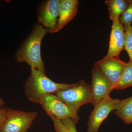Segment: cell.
I'll return each mask as SVG.
<instances>
[{
    "instance_id": "1",
    "label": "cell",
    "mask_w": 132,
    "mask_h": 132,
    "mask_svg": "<svg viewBox=\"0 0 132 132\" xmlns=\"http://www.w3.org/2000/svg\"><path fill=\"white\" fill-rule=\"evenodd\" d=\"M48 29L37 24L29 37L17 50L15 59L19 62H26L39 71L45 72V66L41 54V45Z\"/></svg>"
},
{
    "instance_id": "2",
    "label": "cell",
    "mask_w": 132,
    "mask_h": 132,
    "mask_svg": "<svg viewBox=\"0 0 132 132\" xmlns=\"http://www.w3.org/2000/svg\"><path fill=\"white\" fill-rule=\"evenodd\" d=\"M71 85L55 82L48 78L44 72L31 68V74L23 87L27 98L33 103H38L44 95L55 94L59 90H66Z\"/></svg>"
},
{
    "instance_id": "3",
    "label": "cell",
    "mask_w": 132,
    "mask_h": 132,
    "mask_svg": "<svg viewBox=\"0 0 132 132\" xmlns=\"http://www.w3.org/2000/svg\"><path fill=\"white\" fill-rule=\"evenodd\" d=\"M55 95L59 100L78 113L82 106L91 103L92 86L85 81L80 80L71 84L66 90L57 91Z\"/></svg>"
},
{
    "instance_id": "4",
    "label": "cell",
    "mask_w": 132,
    "mask_h": 132,
    "mask_svg": "<svg viewBox=\"0 0 132 132\" xmlns=\"http://www.w3.org/2000/svg\"><path fill=\"white\" fill-rule=\"evenodd\" d=\"M38 114L35 111L26 112L7 108L0 132H27Z\"/></svg>"
},
{
    "instance_id": "5",
    "label": "cell",
    "mask_w": 132,
    "mask_h": 132,
    "mask_svg": "<svg viewBox=\"0 0 132 132\" xmlns=\"http://www.w3.org/2000/svg\"><path fill=\"white\" fill-rule=\"evenodd\" d=\"M38 104H40L46 113L50 117L62 120L68 118L78 123L80 117L78 113L62 102L55 95L48 94L40 98Z\"/></svg>"
},
{
    "instance_id": "6",
    "label": "cell",
    "mask_w": 132,
    "mask_h": 132,
    "mask_svg": "<svg viewBox=\"0 0 132 132\" xmlns=\"http://www.w3.org/2000/svg\"><path fill=\"white\" fill-rule=\"evenodd\" d=\"M126 65L127 63L118 57L106 55L94 66L106 79L113 90L120 80Z\"/></svg>"
},
{
    "instance_id": "7",
    "label": "cell",
    "mask_w": 132,
    "mask_h": 132,
    "mask_svg": "<svg viewBox=\"0 0 132 132\" xmlns=\"http://www.w3.org/2000/svg\"><path fill=\"white\" fill-rule=\"evenodd\" d=\"M120 100L111 97L105 99L94 107L89 116L87 132H98L102 123L112 111L116 110Z\"/></svg>"
},
{
    "instance_id": "8",
    "label": "cell",
    "mask_w": 132,
    "mask_h": 132,
    "mask_svg": "<svg viewBox=\"0 0 132 132\" xmlns=\"http://www.w3.org/2000/svg\"><path fill=\"white\" fill-rule=\"evenodd\" d=\"M91 102L94 106L105 99L110 97L112 89L102 74L94 66L92 68Z\"/></svg>"
},
{
    "instance_id": "9",
    "label": "cell",
    "mask_w": 132,
    "mask_h": 132,
    "mask_svg": "<svg viewBox=\"0 0 132 132\" xmlns=\"http://www.w3.org/2000/svg\"><path fill=\"white\" fill-rule=\"evenodd\" d=\"M60 13V0H49L41 6L38 21L49 32L56 28Z\"/></svg>"
},
{
    "instance_id": "10",
    "label": "cell",
    "mask_w": 132,
    "mask_h": 132,
    "mask_svg": "<svg viewBox=\"0 0 132 132\" xmlns=\"http://www.w3.org/2000/svg\"><path fill=\"white\" fill-rule=\"evenodd\" d=\"M125 27L119 19L113 21L107 55L119 58L120 52L125 48Z\"/></svg>"
},
{
    "instance_id": "11",
    "label": "cell",
    "mask_w": 132,
    "mask_h": 132,
    "mask_svg": "<svg viewBox=\"0 0 132 132\" xmlns=\"http://www.w3.org/2000/svg\"><path fill=\"white\" fill-rule=\"evenodd\" d=\"M78 0H60V13L56 28L50 33H56L75 17L78 10Z\"/></svg>"
},
{
    "instance_id": "12",
    "label": "cell",
    "mask_w": 132,
    "mask_h": 132,
    "mask_svg": "<svg viewBox=\"0 0 132 132\" xmlns=\"http://www.w3.org/2000/svg\"><path fill=\"white\" fill-rule=\"evenodd\" d=\"M131 0H108L105 2L108 7L110 20L119 19L121 15L130 5Z\"/></svg>"
},
{
    "instance_id": "13",
    "label": "cell",
    "mask_w": 132,
    "mask_h": 132,
    "mask_svg": "<svg viewBox=\"0 0 132 132\" xmlns=\"http://www.w3.org/2000/svg\"><path fill=\"white\" fill-rule=\"evenodd\" d=\"M114 114L127 124L132 122V96L120 100L117 106Z\"/></svg>"
},
{
    "instance_id": "14",
    "label": "cell",
    "mask_w": 132,
    "mask_h": 132,
    "mask_svg": "<svg viewBox=\"0 0 132 132\" xmlns=\"http://www.w3.org/2000/svg\"><path fill=\"white\" fill-rule=\"evenodd\" d=\"M132 86V61L129 60L119 81L114 89L123 90Z\"/></svg>"
},
{
    "instance_id": "15",
    "label": "cell",
    "mask_w": 132,
    "mask_h": 132,
    "mask_svg": "<svg viewBox=\"0 0 132 132\" xmlns=\"http://www.w3.org/2000/svg\"><path fill=\"white\" fill-rule=\"evenodd\" d=\"M125 27V48L127 52L129 60L132 61V26L131 25L124 26Z\"/></svg>"
},
{
    "instance_id": "16",
    "label": "cell",
    "mask_w": 132,
    "mask_h": 132,
    "mask_svg": "<svg viewBox=\"0 0 132 132\" xmlns=\"http://www.w3.org/2000/svg\"><path fill=\"white\" fill-rule=\"evenodd\" d=\"M120 22L124 26L131 25L132 23V0L127 9L119 18Z\"/></svg>"
},
{
    "instance_id": "17",
    "label": "cell",
    "mask_w": 132,
    "mask_h": 132,
    "mask_svg": "<svg viewBox=\"0 0 132 132\" xmlns=\"http://www.w3.org/2000/svg\"><path fill=\"white\" fill-rule=\"evenodd\" d=\"M53 122L55 129L57 132H69L68 130L61 120L51 117Z\"/></svg>"
},
{
    "instance_id": "18",
    "label": "cell",
    "mask_w": 132,
    "mask_h": 132,
    "mask_svg": "<svg viewBox=\"0 0 132 132\" xmlns=\"http://www.w3.org/2000/svg\"><path fill=\"white\" fill-rule=\"evenodd\" d=\"M69 132H77L76 125L77 122L70 118H67L62 120Z\"/></svg>"
},
{
    "instance_id": "19",
    "label": "cell",
    "mask_w": 132,
    "mask_h": 132,
    "mask_svg": "<svg viewBox=\"0 0 132 132\" xmlns=\"http://www.w3.org/2000/svg\"><path fill=\"white\" fill-rule=\"evenodd\" d=\"M7 111V108H0V125L2 124L5 120L6 116Z\"/></svg>"
},
{
    "instance_id": "20",
    "label": "cell",
    "mask_w": 132,
    "mask_h": 132,
    "mask_svg": "<svg viewBox=\"0 0 132 132\" xmlns=\"http://www.w3.org/2000/svg\"><path fill=\"white\" fill-rule=\"evenodd\" d=\"M4 104V101L2 100V99L0 98V108H1V107L3 105V104Z\"/></svg>"
},
{
    "instance_id": "21",
    "label": "cell",
    "mask_w": 132,
    "mask_h": 132,
    "mask_svg": "<svg viewBox=\"0 0 132 132\" xmlns=\"http://www.w3.org/2000/svg\"><path fill=\"white\" fill-rule=\"evenodd\" d=\"M2 125V124H1V125H0V129H1V126Z\"/></svg>"
}]
</instances>
